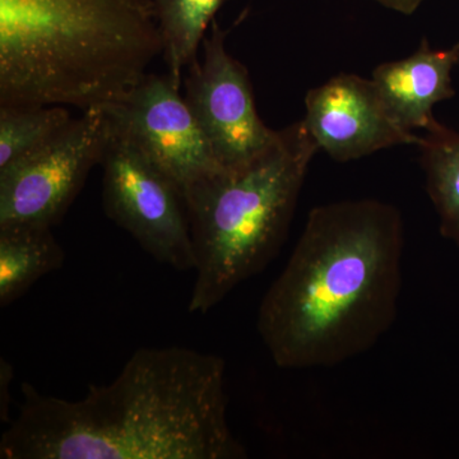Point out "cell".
Wrapping results in <instances>:
<instances>
[{"mask_svg": "<svg viewBox=\"0 0 459 459\" xmlns=\"http://www.w3.org/2000/svg\"><path fill=\"white\" fill-rule=\"evenodd\" d=\"M2 459H244L230 428L222 358L186 347L140 349L119 376L77 401L22 385Z\"/></svg>", "mask_w": 459, "mask_h": 459, "instance_id": "cell-1", "label": "cell"}, {"mask_svg": "<svg viewBox=\"0 0 459 459\" xmlns=\"http://www.w3.org/2000/svg\"><path fill=\"white\" fill-rule=\"evenodd\" d=\"M404 228L377 199L310 211L256 327L281 369L336 367L369 351L397 318Z\"/></svg>", "mask_w": 459, "mask_h": 459, "instance_id": "cell-2", "label": "cell"}, {"mask_svg": "<svg viewBox=\"0 0 459 459\" xmlns=\"http://www.w3.org/2000/svg\"><path fill=\"white\" fill-rule=\"evenodd\" d=\"M162 51L152 0H0V107H107Z\"/></svg>", "mask_w": 459, "mask_h": 459, "instance_id": "cell-3", "label": "cell"}, {"mask_svg": "<svg viewBox=\"0 0 459 459\" xmlns=\"http://www.w3.org/2000/svg\"><path fill=\"white\" fill-rule=\"evenodd\" d=\"M318 151L301 120L280 131L252 164L216 172L186 190L195 272L190 313L210 312L279 255Z\"/></svg>", "mask_w": 459, "mask_h": 459, "instance_id": "cell-4", "label": "cell"}, {"mask_svg": "<svg viewBox=\"0 0 459 459\" xmlns=\"http://www.w3.org/2000/svg\"><path fill=\"white\" fill-rule=\"evenodd\" d=\"M100 166L108 219L156 262L177 271H195L183 190L110 126Z\"/></svg>", "mask_w": 459, "mask_h": 459, "instance_id": "cell-5", "label": "cell"}, {"mask_svg": "<svg viewBox=\"0 0 459 459\" xmlns=\"http://www.w3.org/2000/svg\"><path fill=\"white\" fill-rule=\"evenodd\" d=\"M108 140L104 111L91 108L49 143L0 171V226H56L101 162Z\"/></svg>", "mask_w": 459, "mask_h": 459, "instance_id": "cell-6", "label": "cell"}, {"mask_svg": "<svg viewBox=\"0 0 459 459\" xmlns=\"http://www.w3.org/2000/svg\"><path fill=\"white\" fill-rule=\"evenodd\" d=\"M226 32L213 21L204 42V57L184 78L190 110L223 170H238L264 155L279 140L256 111L246 66L226 49Z\"/></svg>", "mask_w": 459, "mask_h": 459, "instance_id": "cell-7", "label": "cell"}, {"mask_svg": "<svg viewBox=\"0 0 459 459\" xmlns=\"http://www.w3.org/2000/svg\"><path fill=\"white\" fill-rule=\"evenodd\" d=\"M101 108L110 128L165 172L184 195L223 170L170 75L148 74L124 98Z\"/></svg>", "mask_w": 459, "mask_h": 459, "instance_id": "cell-8", "label": "cell"}, {"mask_svg": "<svg viewBox=\"0 0 459 459\" xmlns=\"http://www.w3.org/2000/svg\"><path fill=\"white\" fill-rule=\"evenodd\" d=\"M304 123L319 150L334 161L349 162L421 137L402 128L386 108L373 81L338 74L305 98Z\"/></svg>", "mask_w": 459, "mask_h": 459, "instance_id": "cell-9", "label": "cell"}, {"mask_svg": "<svg viewBox=\"0 0 459 459\" xmlns=\"http://www.w3.org/2000/svg\"><path fill=\"white\" fill-rule=\"evenodd\" d=\"M458 65L459 42L434 50L424 39L412 56L377 65L371 81L402 128L430 133L443 126L435 119V105L455 96L452 72Z\"/></svg>", "mask_w": 459, "mask_h": 459, "instance_id": "cell-10", "label": "cell"}, {"mask_svg": "<svg viewBox=\"0 0 459 459\" xmlns=\"http://www.w3.org/2000/svg\"><path fill=\"white\" fill-rule=\"evenodd\" d=\"M65 253L51 228L0 226V307L18 299L42 277L60 270Z\"/></svg>", "mask_w": 459, "mask_h": 459, "instance_id": "cell-11", "label": "cell"}, {"mask_svg": "<svg viewBox=\"0 0 459 459\" xmlns=\"http://www.w3.org/2000/svg\"><path fill=\"white\" fill-rule=\"evenodd\" d=\"M225 0H152L168 74L181 87L199 59V48Z\"/></svg>", "mask_w": 459, "mask_h": 459, "instance_id": "cell-12", "label": "cell"}, {"mask_svg": "<svg viewBox=\"0 0 459 459\" xmlns=\"http://www.w3.org/2000/svg\"><path fill=\"white\" fill-rule=\"evenodd\" d=\"M418 147L440 234L459 247V133L443 126L421 137Z\"/></svg>", "mask_w": 459, "mask_h": 459, "instance_id": "cell-13", "label": "cell"}, {"mask_svg": "<svg viewBox=\"0 0 459 459\" xmlns=\"http://www.w3.org/2000/svg\"><path fill=\"white\" fill-rule=\"evenodd\" d=\"M72 119L62 105L0 107V171L49 143Z\"/></svg>", "mask_w": 459, "mask_h": 459, "instance_id": "cell-14", "label": "cell"}, {"mask_svg": "<svg viewBox=\"0 0 459 459\" xmlns=\"http://www.w3.org/2000/svg\"><path fill=\"white\" fill-rule=\"evenodd\" d=\"M371 2H376L377 4L383 5V7L391 9V11L410 16V14H413L418 11L420 5L425 0H371Z\"/></svg>", "mask_w": 459, "mask_h": 459, "instance_id": "cell-15", "label": "cell"}]
</instances>
